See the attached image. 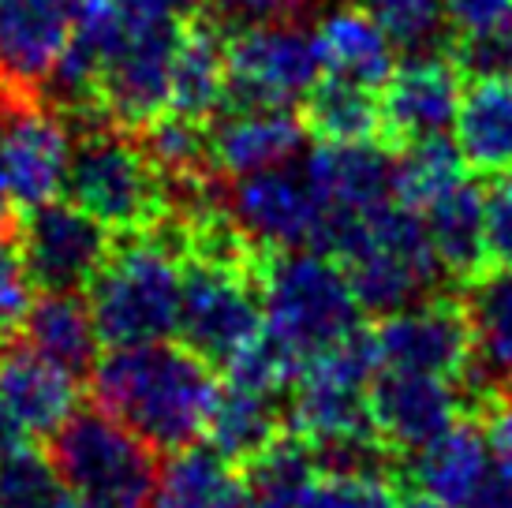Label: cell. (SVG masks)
I'll use <instances>...</instances> for the list:
<instances>
[{"mask_svg":"<svg viewBox=\"0 0 512 508\" xmlns=\"http://www.w3.org/2000/svg\"><path fill=\"white\" fill-rule=\"evenodd\" d=\"M86 378L94 404L157 452L195 445L206 434L221 389L206 359L169 340L109 348Z\"/></svg>","mask_w":512,"mask_h":508,"instance_id":"obj_1","label":"cell"},{"mask_svg":"<svg viewBox=\"0 0 512 508\" xmlns=\"http://www.w3.org/2000/svg\"><path fill=\"white\" fill-rule=\"evenodd\" d=\"M314 251L341 262L363 314L374 318L404 311L449 284L423 217L400 206L397 198L367 213L329 210Z\"/></svg>","mask_w":512,"mask_h":508,"instance_id":"obj_2","label":"cell"},{"mask_svg":"<svg viewBox=\"0 0 512 508\" xmlns=\"http://www.w3.org/2000/svg\"><path fill=\"white\" fill-rule=\"evenodd\" d=\"M180 277V254L154 228L113 243L94 281L86 284V307L94 314L101 344L128 348L176 337Z\"/></svg>","mask_w":512,"mask_h":508,"instance_id":"obj_3","label":"cell"},{"mask_svg":"<svg viewBox=\"0 0 512 508\" xmlns=\"http://www.w3.org/2000/svg\"><path fill=\"white\" fill-rule=\"evenodd\" d=\"M255 288L266 329L285 340L303 363L318 348L363 325V307L352 292V281L326 251H262L255 262Z\"/></svg>","mask_w":512,"mask_h":508,"instance_id":"obj_4","label":"cell"},{"mask_svg":"<svg viewBox=\"0 0 512 508\" xmlns=\"http://www.w3.org/2000/svg\"><path fill=\"white\" fill-rule=\"evenodd\" d=\"M64 198L116 236L150 232L169 213V184L150 165L139 135L116 124L75 131Z\"/></svg>","mask_w":512,"mask_h":508,"instance_id":"obj_5","label":"cell"},{"mask_svg":"<svg viewBox=\"0 0 512 508\" xmlns=\"http://www.w3.org/2000/svg\"><path fill=\"white\" fill-rule=\"evenodd\" d=\"M53 464L64 490L90 508H154L157 449L109 411L75 408L53 434Z\"/></svg>","mask_w":512,"mask_h":508,"instance_id":"obj_6","label":"cell"},{"mask_svg":"<svg viewBox=\"0 0 512 508\" xmlns=\"http://www.w3.org/2000/svg\"><path fill=\"white\" fill-rule=\"evenodd\" d=\"M322 79L318 38L303 19L240 27L225 42V109H292Z\"/></svg>","mask_w":512,"mask_h":508,"instance_id":"obj_7","label":"cell"},{"mask_svg":"<svg viewBox=\"0 0 512 508\" xmlns=\"http://www.w3.org/2000/svg\"><path fill=\"white\" fill-rule=\"evenodd\" d=\"M180 318L176 337L184 348L225 370L262 333V299L255 277L243 269L180 262Z\"/></svg>","mask_w":512,"mask_h":508,"instance_id":"obj_8","label":"cell"},{"mask_svg":"<svg viewBox=\"0 0 512 508\" xmlns=\"http://www.w3.org/2000/svg\"><path fill=\"white\" fill-rule=\"evenodd\" d=\"M72 142V124L42 98L0 90V184L8 187L15 210H34L64 195Z\"/></svg>","mask_w":512,"mask_h":508,"instance_id":"obj_9","label":"cell"},{"mask_svg":"<svg viewBox=\"0 0 512 508\" xmlns=\"http://www.w3.org/2000/svg\"><path fill=\"white\" fill-rule=\"evenodd\" d=\"M225 206L262 251L318 247L329 213L307 169L296 161L232 180Z\"/></svg>","mask_w":512,"mask_h":508,"instance_id":"obj_10","label":"cell"},{"mask_svg":"<svg viewBox=\"0 0 512 508\" xmlns=\"http://www.w3.org/2000/svg\"><path fill=\"white\" fill-rule=\"evenodd\" d=\"M15 240L42 292H86V284L113 251L109 228L68 198L23 210Z\"/></svg>","mask_w":512,"mask_h":508,"instance_id":"obj_11","label":"cell"},{"mask_svg":"<svg viewBox=\"0 0 512 508\" xmlns=\"http://www.w3.org/2000/svg\"><path fill=\"white\" fill-rule=\"evenodd\" d=\"M180 27H128L120 19L101 60V113L124 131H143L169 109V75Z\"/></svg>","mask_w":512,"mask_h":508,"instance_id":"obj_12","label":"cell"},{"mask_svg":"<svg viewBox=\"0 0 512 508\" xmlns=\"http://www.w3.org/2000/svg\"><path fill=\"white\" fill-rule=\"evenodd\" d=\"M374 344H378L382 367L423 370V374H441L453 381H460L475 355L464 299L445 296V292H434L404 311L378 318Z\"/></svg>","mask_w":512,"mask_h":508,"instance_id":"obj_13","label":"cell"},{"mask_svg":"<svg viewBox=\"0 0 512 508\" xmlns=\"http://www.w3.org/2000/svg\"><path fill=\"white\" fill-rule=\"evenodd\" d=\"M367 404L385 449L393 456H412L464 419L468 396L453 378L382 367L370 381Z\"/></svg>","mask_w":512,"mask_h":508,"instance_id":"obj_14","label":"cell"},{"mask_svg":"<svg viewBox=\"0 0 512 508\" xmlns=\"http://www.w3.org/2000/svg\"><path fill=\"white\" fill-rule=\"evenodd\" d=\"M464 98V75L449 53L404 57L382 86V142L400 150L408 142L449 135Z\"/></svg>","mask_w":512,"mask_h":508,"instance_id":"obj_15","label":"cell"},{"mask_svg":"<svg viewBox=\"0 0 512 508\" xmlns=\"http://www.w3.org/2000/svg\"><path fill=\"white\" fill-rule=\"evenodd\" d=\"M72 34L68 0H0V90L38 98Z\"/></svg>","mask_w":512,"mask_h":508,"instance_id":"obj_16","label":"cell"},{"mask_svg":"<svg viewBox=\"0 0 512 508\" xmlns=\"http://www.w3.org/2000/svg\"><path fill=\"white\" fill-rule=\"evenodd\" d=\"M464 311L475 355L460 374V389L468 396V408H483L486 400L512 389V266L483 269L468 284Z\"/></svg>","mask_w":512,"mask_h":508,"instance_id":"obj_17","label":"cell"},{"mask_svg":"<svg viewBox=\"0 0 512 508\" xmlns=\"http://www.w3.org/2000/svg\"><path fill=\"white\" fill-rule=\"evenodd\" d=\"M307 127L292 109H225L210 120L214 169L228 180L296 161Z\"/></svg>","mask_w":512,"mask_h":508,"instance_id":"obj_18","label":"cell"},{"mask_svg":"<svg viewBox=\"0 0 512 508\" xmlns=\"http://www.w3.org/2000/svg\"><path fill=\"white\" fill-rule=\"evenodd\" d=\"M303 169L311 176L326 210L367 213L374 206L393 202V176L397 154H389L385 142H318L307 154Z\"/></svg>","mask_w":512,"mask_h":508,"instance_id":"obj_19","label":"cell"},{"mask_svg":"<svg viewBox=\"0 0 512 508\" xmlns=\"http://www.w3.org/2000/svg\"><path fill=\"white\" fill-rule=\"evenodd\" d=\"M0 400L27 438H53L79 408V378L30 348H0Z\"/></svg>","mask_w":512,"mask_h":508,"instance_id":"obj_20","label":"cell"},{"mask_svg":"<svg viewBox=\"0 0 512 508\" xmlns=\"http://www.w3.org/2000/svg\"><path fill=\"white\" fill-rule=\"evenodd\" d=\"M494 471H498V464L486 449L483 426L464 423V419L419 452H412V482L419 486V494L445 501L453 508L475 505V497L494 479Z\"/></svg>","mask_w":512,"mask_h":508,"instance_id":"obj_21","label":"cell"},{"mask_svg":"<svg viewBox=\"0 0 512 508\" xmlns=\"http://www.w3.org/2000/svg\"><path fill=\"white\" fill-rule=\"evenodd\" d=\"M225 27L210 12L187 19L176 38L169 109L191 120H214L225 105Z\"/></svg>","mask_w":512,"mask_h":508,"instance_id":"obj_22","label":"cell"},{"mask_svg":"<svg viewBox=\"0 0 512 508\" xmlns=\"http://www.w3.org/2000/svg\"><path fill=\"white\" fill-rule=\"evenodd\" d=\"M314 38H318L322 75H337L348 83L382 90L397 68L393 42L359 4H333L329 12H322Z\"/></svg>","mask_w":512,"mask_h":508,"instance_id":"obj_23","label":"cell"},{"mask_svg":"<svg viewBox=\"0 0 512 508\" xmlns=\"http://www.w3.org/2000/svg\"><path fill=\"white\" fill-rule=\"evenodd\" d=\"M419 217H423V225L430 232V243H434V254H438L445 281L468 288L490 266V258H486L483 191L471 180H460L445 195L427 202L419 210Z\"/></svg>","mask_w":512,"mask_h":508,"instance_id":"obj_24","label":"cell"},{"mask_svg":"<svg viewBox=\"0 0 512 508\" xmlns=\"http://www.w3.org/2000/svg\"><path fill=\"white\" fill-rule=\"evenodd\" d=\"M23 337L30 352L64 367L75 378L90 374L98 363L101 337L83 292H42L27 314Z\"/></svg>","mask_w":512,"mask_h":508,"instance_id":"obj_25","label":"cell"},{"mask_svg":"<svg viewBox=\"0 0 512 508\" xmlns=\"http://www.w3.org/2000/svg\"><path fill=\"white\" fill-rule=\"evenodd\" d=\"M456 146L471 172H512V79H479L464 90L456 113Z\"/></svg>","mask_w":512,"mask_h":508,"instance_id":"obj_26","label":"cell"},{"mask_svg":"<svg viewBox=\"0 0 512 508\" xmlns=\"http://www.w3.org/2000/svg\"><path fill=\"white\" fill-rule=\"evenodd\" d=\"M281 434H285V411L277 404V396L255 393L232 381L217 389L214 411L206 423V445L221 452L228 464H251Z\"/></svg>","mask_w":512,"mask_h":508,"instance_id":"obj_27","label":"cell"},{"mask_svg":"<svg viewBox=\"0 0 512 508\" xmlns=\"http://www.w3.org/2000/svg\"><path fill=\"white\" fill-rule=\"evenodd\" d=\"M299 120L318 142L382 139V98L370 86L322 75L299 101Z\"/></svg>","mask_w":512,"mask_h":508,"instance_id":"obj_28","label":"cell"},{"mask_svg":"<svg viewBox=\"0 0 512 508\" xmlns=\"http://www.w3.org/2000/svg\"><path fill=\"white\" fill-rule=\"evenodd\" d=\"M139 135V146L146 150L150 165L161 172V180L172 187L206 184L221 172L214 169V150H210V124L206 120H191L184 113L165 109L154 116Z\"/></svg>","mask_w":512,"mask_h":508,"instance_id":"obj_29","label":"cell"},{"mask_svg":"<svg viewBox=\"0 0 512 508\" xmlns=\"http://www.w3.org/2000/svg\"><path fill=\"white\" fill-rule=\"evenodd\" d=\"M468 180V165L460 157V146L445 135L408 142L397 150V176H393V198L408 210H423L427 202L445 195L449 187Z\"/></svg>","mask_w":512,"mask_h":508,"instance_id":"obj_30","label":"cell"},{"mask_svg":"<svg viewBox=\"0 0 512 508\" xmlns=\"http://www.w3.org/2000/svg\"><path fill=\"white\" fill-rule=\"evenodd\" d=\"M314 475H318V456L292 430H285L277 441H270L251 464H243V482L262 501H270L277 508H296Z\"/></svg>","mask_w":512,"mask_h":508,"instance_id":"obj_31","label":"cell"},{"mask_svg":"<svg viewBox=\"0 0 512 508\" xmlns=\"http://www.w3.org/2000/svg\"><path fill=\"white\" fill-rule=\"evenodd\" d=\"M404 57L449 53L453 30L441 0H356Z\"/></svg>","mask_w":512,"mask_h":508,"instance_id":"obj_32","label":"cell"},{"mask_svg":"<svg viewBox=\"0 0 512 508\" xmlns=\"http://www.w3.org/2000/svg\"><path fill=\"white\" fill-rule=\"evenodd\" d=\"M296 508H400V494L389 471L318 467Z\"/></svg>","mask_w":512,"mask_h":508,"instance_id":"obj_33","label":"cell"},{"mask_svg":"<svg viewBox=\"0 0 512 508\" xmlns=\"http://www.w3.org/2000/svg\"><path fill=\"white\" fill-rule=\"evenodd\" d=\"M64 497L53 456L23 445L0 460V508H57Z\"/></svg>","mask_w":512,"mask_h":508,"instance_id":"obj_34","label":"cell"},{"mask_svg":"<svg viewBox=\"0 0 512 508\" xmlns=\"http://www.w3.org/2000/svg\"><path fill=\"white\" fill-rule=\"evenodd\" d=\"M299 370H303V359L262 325V333L228 363L225 374L232 385H243V389H255V393L266 396H281L296 385Z\"/></svg>","mask_w":512,"mask_h":508,"instance_id":"obj_35","label":"cell"},{"mask_svg":"<svg viewBox=\"0 0 512 508\" xmlns=\"http://www.w3.org/2000/svg\"><path fill=\"white\" fill-rule=\"evenodd\" d=\"M34 277H30L27 262H23V251H19V240L0 232V348H8L23 325H27V314L34 307Z\"/></svg>","mask_w":512,"mask_h":508,"instance_id":"obj_36","label":"cell"},{"mask_svg":"<svg viewBox=\"0 0 512 508\" xmlns=\"http://www.w3.org/2000/svg\"><path fill=\"white\" fill-rule=\"evenodd\" d=\"M449 57L471 83L512 79V23L475 30V34H456V42L449 45Z\"/></svg>","mask_w":512,"mask_h":508,"instance_id":"obj_37","label":"cell"},{"mask_svg":"<svg viewBox=\"0 0 512 508\" xmlns=\"http://www.w3.org/2000/svg\"><path fill=\"white\" fill-rule=\"evenodd\" d=\"M483 213L490 266H512V172L494 176V187L483 195Z\"/></svg>","mask_w":512,"mask_h":508,"instance_id":"obj_38","label":"cell"},{"mask_svg":"<svg viewBox=\"0 0 512 508\" xmlns=\"http://www.w3.org/2000/svg\"><path fill=\"white\" fill-rule=\"evenodd\" d=\"M221 27H251V23H273V19H299L314 8V0H206Z\"/></svg>","mask_w":512,"mask_h":508,"instance_id":"obj_39","label":"cell"},{"mask_svg":"<svg viewBox=\"0 0 512 508\" xmlns=\"http://www.w3.org/2000/svg\"><path fill=\"white\" fill-rule=\"evenodd\" d=\"M206 12V0H116V15L128 27H184Z\"/></svg>","mask_w":512,"mask_h":508,"instance_id":"obj_40","label":"cell"},{"mask_svg":"<svg viewBox=\"0 0 512 508\" xmlns=\"http://www.w3.org/2000/svg\"><path fill=\"white\" fill-rule=\"evenodd\" d=\"M453 34H475L512 23V0H441Z\"/></svg>","mask_w":512,"mask_h":508,"instance_id":"obj_41","label":"cell"},{"mask_svg":"<svg viewBox=\"0 0 512 508\" xmlns=\"http://www.w3.org/2000/svg\"><path fill=\"white\" fill-rule=\"evenodd\" d=\"M483 438L498 471L512 479V396L498 393L483 404Z\"/></svg>","mask_w":512,"mask_h":508,"instance_id":"obj_42","label":"cell"},{"mask_svg":"<svg viewBox=\"0 0 512 508\" xmlns=\"http://www.w3.org/2000/svg\"><path fill=\"white\" fill-rule=\"evenodd\" d=\"M23 445H27V430L19 426V419H15L12 411H8V404L0 400V460L12 456L15 449H23Z\"/></svg>","mask_w":512,"mask_h":508,"instance_id":"obj_43","label":"cell"},{"mask_svg":"<svg viewBox=\"0 0 512 508\" xmlns=\"http://www.w3.org/2000/svg\"><path fill=\"white\" fill-rule=\"evenodd\" d=\"M15 221V202H12V195H8V187L0 184V232L12 225Z\"/></svg>","mask_w":512,"mask_h":508,"instance_id":"obj_44","label":"cell"},{"mask_svg":"<svg viewBox=\"0 0 512 508\" xmlns=\"http://www.w3.org/2000/svg\"><path fill=\"white\" fill-rule=\"evenodd\" d=\"M400 508H453V505L434 501V497H427V494H415V497H404V501H400Z\"/></svg>","mask_w":512,"mask_h":508,"instance_id":"obj_45","label":"cell"},{"mask_svg":"<svg viewBox=\"0 0 512 508\" xmlns=\"http://www.w3.org/2000/svg\"><path fill=\"white\" fill-rule=\"evenodd\" d=\"M57 508H90V505H83V501H75V497L68 494V497H64V501H60Z\"/></svg>","mask_w":512,"mask_h":508,"instance_id":"obj_46","label":"cell"}]
</instances>
